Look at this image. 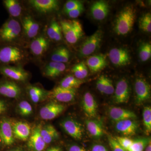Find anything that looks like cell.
I'll return each mask as SVG.
<instances>
[{"label": "cell", "mask_w": 151, "mask_h": 151, "mask_svg": "<svg viewBox=\"0 0 151 151\" xmlns=\"http://www.w3.org/2000/svg\"><path fill=\"white\" fill-rule=\"evenodd\" d=\"M136 17V10L133 6L125 7L116 17L113 27L114 32L119 35H127L133 29Z\"/></svg>", "instance_id": "6da1fadb"}, {"label": "cell", "mask_w": 151, "mask_h": 151, "mask_svg": "<svg viewBox=\"0 0 151 151\" xmlns=\"http://www.w3.org/2000/svg\"><path fill=\"white\" fill-rule=\"evenodd\" d=\"M60 26L65 39L71 44L76 43L84 35L82 25L76 20H63Z\"/></svg>", "instance_id": "7a4b0ae2"}, {"label": "cell", "mask_w": 151, "mask_h": 151, "mask_svg": "<svg viewBox=\"0 0 151 151\" xmlns=\"http://www.w3.org/2000/svg\"><path fill=\"white\" fill-rule=\"evenodd\" d=\"M103 37V32L100 29H98L93 34L87 37L79 47V56L85 57L94 52L101 45Z\"/></svg>", "instance_id": "3957f363"}, {"label": "cell", "mask_w": 151, "mask_h": 151, "mask_svg": "<svg viewBox=\"0 0 151 151\" xmlns=\"http://www.w3.org/2000/svg\"><path fill=\"white\" fill-rule=\"evenodd\" d=\"M21 29L19 23L11 19L6 22L0 29V38L4 41H13L18 37Z\"/></svg>", "instance_id": "277c9868"}, {"label": "cell", "mask_w": 151, "mask_h": 151, "mask_svg": "<svg viewBox=\"0 0 151 151\" xmlns=\"http://www.w3.org/2000/svg\"><path fill=\"white\" fill-rule=\"evenodd\" d=\"M108 56L112 64L118 67L127 66L131 63L129 52L125 48H112L109 52Z\"/></svg>", "instance_id": "5b68a950"}, {"label": "cell", "mask_w": 151, "mask_h": 151, "mask_svg": "<svg viewBox=\"0 0 151 151\" xmlns=\"http://www.w3.org/2000/svg\"><path fill=\"white\" fill-rule=\"evenodd\" d=\"M23 58V52L17 47L6 46L0 49V62L3 63H17Z\"/></svg>", "instance_id": "8992f818"}, {"label": "cell", "mask_w": 151, "mask_h": 151, "mask_svg": "<svg viewBox=\"0 0 151 151\" xmlns=\"http://www.w3.org/2000/svg\"><path fill=\"white\" fill-rule=\"evenodd\" d=\"M136 101L140 105L151 97V86L145 79L142 78L136 79L134 84Z\"/></svg>", "instance_id": "52a82bcc"}, {"label": "cell", "mask_w": 151, "mask_h": 151, "mask_svg": "<svg viewBox=\"0 0 151 151\" xmlns=\"http://www.w3.org/2000/svg\"><path fill=\"white\" fill-rule=\"evenodd\" d=\"M114 100L117 104L127 103L130 98V89L126 78H122L118 81L114 91Z\"/></svg>", "instance_id": "ba28073f"}, {"label": "cell", "mask_w": 151, "mask_h": 151, "mask_svg": "<svg viewBox=\"0 0 151 151\" xmlns=\"http://www.w3.org/2000/svg\"><path fill=\"white\" fill-rule=\"evenodd\" d=\"M61 127L66 133L77 140H81L83 137V130L81 124L71 119H67L61 122Z\"/></svg>", "instance_id": "9c48e42d"}, {"label": "cell", "mask_w": 151, "mask_h": 151, "mask_svg": "<svg viewBox=\"0 0 151 151\" xmlns=\"http://www.w3.org/2000/svg\"><path fill=\"white\" fill-rule=\"evenodd\" d=\"M65 107L62 104L50 102L41 108L40 116L43 120H52L62 113Z\"/></svg>", "instance_id": "30bf717a"}, {"label": "cell", "mask_w": 151, "mask_h": 151, "mask_svg": "<svg viewBox=\"0 0 151 151\" xmlns=\"http://www.w3.org/2000/svg\"><path fill=\"white\" fill-rule=\"evenodd\" d=\"M0 138L5 145H11L14 142L12 124L7 118H3L0 121Z\"/></svg>", "instance_id": "8fae6325"}, {"label": "cell", "mask_w": 151, "mask_h": 151, "mask_svg": "<svg viewBox=\"0 0 151 151\" xmlns=\"http://www.w3.org/2000/svg\"><path fill=\"white\" fill-rule=\"evenodd\" d=\"M0 71L3 75L12 80L22 82L26 81L29 76L26 70L17 66H3L0 68Z\"/></svg>", "instance_id": "7c38bea8"}, {"label": "cell", "mask_w": 151, "mask_h": 151, "mask_svg": "<svg viewBox=\"0 0 151 151\" xmlns=\"http://www.w3.org/2000/svg\"><path fill=\"white\" fill-rule=\"evenodd\" d=\"M30 5L41 14H48L59 9V2L56 0H30Z\"/></svg>", "instance_id": "4fadbf2b"}, {"label": "cell", "mask_w": 151, "mask_h": 151, "mask_svg": "<svg viewBox=\"0 0 151 151\" xmlns=\"http://www.w3.org/2000/svg\"><path fill=\"white\" fill-rule=\"evenodd\" d=\"M76 92V89L63 88L59 86L49 92V96L59 102L68 103L74 100Z\"/></svg>", "instance_id": "5bb4252c"}, {"label": "cell", "mask_w": 151, "mask_h": 151, "mask_svg": "<svg viewBox=\"0 0 151 151\" xmlns=\"http://www.w3.org/2000/svg\"><path fill=\"white\" fill-rule=\"evenodd\" d=\"M41 127L38 125L33 129L28 139V146L34 151H42L46 147V144L41 134Z\"/></svg>", "instance_id": "9a60e30c"}, {"label": "cell", "mask_w": 151, "mask_h": 151, "mask_svg": "<svg viewBox=\"0 0 151 151\" xmlns=\"http://www.w3.org/2000/svg\"><path fill=\"white\" fill-rule=\"evenodd\" d=\"M109 12L110 6L105 1L95 2L90 8L91 16L96 20H103L108 16Z\"/></svg>", "instance_id": "2e32d148"}, {"label": "cell", "mask_w": 151, "mask_h": 151, "mask_svg": "<svg viewBox=\"0 0 151 151\" xmlns=\"http://www.w3.org/2000/svg\"><path fill=\"white\" fill-rule=\"evenodd\" d=\"M139 125L137 122L133 119H126L116 122L115 128L116 131L124 136H131L135 135L137 131Z\"/></svg>", "instance_id": "e0dca14e"}, {"label": "cell", "mask_w": 151, "mask_h": 151, "mask_svg": "<svg viewBox=\"0 0 151 151\" xmlns=\"http://www.w3.org/2000/svg\"><path fill=\"white\" fill-rule=\"evenodd\" d=\"M22 94V89L12 81H4L0 84V94L9 98H18Z\"/></svg>", "instance_id": "ac0fdd59"}, {"label": "cell", "mask_w": 151, "mask_h": 151, "mask_svg": "<svg viewBox=\"0 0 151 151\" xmlns=\"http://www.w3.org/2000/svg\"><path fill=\"white\" fill-rule=\"evenodd\" d=\"M82 106L84 113L87 117L93 118L97 116L98 106L94 96L90 92H86L84 94Z\"/></svg>", "instance_id": "d6986e66"}, {"label": "cell", "mask_w": 151, "mask_h": 151, "mask_svg": "<svg viewBox=\"0 0 151 151\" xmlns=\"http://www.w3.org/2000/svg\"><path fill=\"white\" fill-rule=\"evenodd\" d=\"M12 128L15 138L23 141L28 139L31 134L29 124L25 122H17L12 124Z\"/></svg>", "instance_id": "ffe728a7"}, {"label": "cell", "mask_w": 151, "mask_h": 151, "mask_svg": "<svg viewBox=\"0 0 151 151\" xmlns=\"http://www.w3.org/2000/svg\"><path fill=\"white\" fill-rule=\"evenodd\" d=\"M86 63L92 73H97L103 70L108 64L106 56L101 54L89 57L86 60Z\"/></svg>", "instance_id": "44dd1931"}, {"label": "cell", "mask_w": 151, "mask_h": 151, "mask_svg": "<svg viewBox=\"0 0 151 151\" xmlns=\"http://www.w3.org/2000/svg\"><path fill=\"white\" fill-rule=\"evenodd\" d=\"M49 42L43 36H40L32 41L30 45L32 52L36 56L43 55L48 50Z\"/></svg>", "instance_id": "7402d4cb"}, {"label": "cell", "mask_w": 151, "mask_h": 151, "mask_svg": "<svg viewBox=\"0 0 151 151\" xmlns=\"http://www.w3.org/2000/svg\"><path fill=\"white\" fill-rule=\"evenodd\" d=\"M110 118L114 122H117L126 119H134L137 118L134 112L118 107H111L109 111Z\"/></svg>", "instance_id": "603a6c76"}, {"label": "cell", "mask_w": 151, "mask_h": 151, "mask_svg": "<svg viewBox=\"0 0 151 151\" xmlns=\"http://www.w3.org/2000/svg\"><path fill=\"white\" fill-rule=\"evenodd\" d=\"M22 22L26 35L29 38L35 37L39 31V24L29 15L24 17Z\"/></svg>", "instance_id": "cb8c5ba5"}, {"label": "cell", "mask_w": 151, "mask_h": 151, "mask_svg": "<svg viewBox=\"0 0 151 151\" xmlns=\"http://www.w3.org/2000/svg\"><path fill=\"white\" fill-rule=\"evenodd\" d=\"M66 69L64 63L51 61L47 63L44 69L45 76L50 78H55L60 75Z\"/></svg>", "instance_id": "d4e9b609"}, {"label": "cell", "mask_w": 151, "mask_h": 151, "mask_svg": "<svg viewBox=\"0 0 151 151\" xmlns=\"http://www.w3.org/2000/svg\"><path fill=\"white\" fill-rule=\"evenodd\" d=\"M27 92L30 99L35 103H39L45 100L49 95V92L42 88L32 85L27 87Z\"/></svg>", "instance_id": "484cf974"}, {"label": "cell", "mask_w": 151, "mask_h": 151, "mask_svg": "<svg viewBox=\"0 0 151 151\" xmlns=\"http://www.w3.org/2000/svg\"><path fill=\"white\" fill-rule=\"evenodd\" d=\"M41 134L46 144H49L59 137V134L56 129L51 124H47L42 127Z\"/></svg>", "instance_id": "4316f807"}, {"label": "cell", "mask_w": 151, "mask_h": 151, "mask_svg": "<svg viewBox=\"0 0 151 151\" xmlns=\"http://www.w3.org/2000/svg\"><path fill=\"white\" fill-rule=\"evenodd\" d=\"M98 91L102 94L111 95L113 94L115 91L112 80L104 75L99 77L96 83Z\"/></svg>", "instance_id": "83f0119b"}, {"label": "cell", "mask_w": 151, "mask_h": 151, "mask_svg": "<svg viewBox=\"0 0 151 151\" xmlns=\"http://www.w3.org/2000/svg\"><path fill=\"white\" fill-rule=\"evenodd\" d=\"M86 128L90 134L95 138H100L104 134L103 124L98 120H88L86 122Z\"/></svg>", "instance_id": "f1b7e54d"}, {"label": "cell", "mask_w": 151, "mask_h": 151, "mask_svg": "<svg viewBox=\"0 0 151 151\" xmlns=\"http://www.w3.org/2000/svg\"><path fill=\"white\" fill-rule=\"evenodd\" d=\"M70 52L65 47H60L52 53L50 59L52 61L65 63L69 61Z\"/></svg>", "instance_id": "f546056e"}, {"label": "cell", "mask_w": 151, "mask_h": 151, "mask_svg": "<svg viewBox=\"0 0 151 151\" xmlns=\"http://www.w3.org/2000/svg\"><path fill=\"white\" fill-rule=\"evenodd\" d=\"M50 39L55 41H60L62 39V32L60 25L55 20H52L47 31Z\"/></svg>", "instance_id": "4dcf8cb0"}, {"label": "cell", "mask_w": 151, "mask_h": 151, "mask_svg": "<svg viewBox=\"0 0 151 151\" xmlns=\"http://www.w3.org/2000/svg\"><path fill=\"white\" fill-rule=\"evenodd\" d=\"M84 82L83 80L76 78L74 76L69 75L65 76L61 80L59 86L63 88L76 89L79 88Z\"/></svg>", "instance_id": "1f68e13d"}, {"label": "cell", "mask_w": 151, "mask_h": 151, "mask_svg": "<svg viewBox=\"0 0 151 151\" xmlns=\"http://www.w3.org/2000/svg\"><path fill=\"white\" fill-rule=\"evenodd\" d=\"M6 8L12 16L17 17L20 15L22 8L20 4L16 0H5L4 1Z\"/></svg>", "instance_id": "d6a6232c"}, {"label": "cell", "mask_w": 151, "mask_h": 151, "mask_svg": "<svg viewBox=\"0 0 151 151\" xmlns=\"http://www.w3.org/2000/svg\"><path fill=\"white\" fill-rule=\"evenodd\" d=\"M76 78L82 80L87 77L88 74V68L84 61L73 65L71 69Z\"/></svg>", "instance_id": "836d02e7"}, {"label": "cell", "mask_w": 151, "mask_h": 151, "mask_svg": "<svg viewBox=\"0 0 151 151\" xmlns=\"http://www.w3.org/2000/svg\"><path fill=\"white\" fill-rule=\"evenodd\" d=\"M151 142L150 138H139L133 140L127 151H144L148 144Z\"/></svg>", "instance_id": "e575fe53"}, {"label": "cell", "mask_w": 151, "mask_h": 151, "mask_svg": "<svg viewBox=\"0 0 151 151\" xmlns=\"http://www.w3.org/2000/svg\"><path fill=\"white\" fill-rule=\"evenodd\" d=\"M139 27L143 31L146 32H151V14L148 12L144 14L139 20Z\"/></svg>", "instance_id": "d590c367"}, {"label": "cell", "mask_w": 151, "mask_h": 151, "mask_svg": "<svg viewBox=\"0 0 151 151\" xmlns=\"http://www.w3.org/2000/svg\"><path fill=\"white\" fill-rule=\"evenodd\" d=\"M139 57L141 61H147L151 57V45L148 42H144L141 45L139 49Z\"/></svg>", "instance_id": "8d00e7d4"}, {"label": "cell", "mask_w": 151, "mask_h": 151, "mask_svg": "<svg viewBox=\"0 0 151 151\" xmlns=\"http://www.w3.org/2000/svg\"><path fill=\"white\" fill-rule=\"evenodd\" d=\"M143 119L146 134L149 135L151 132V108L150 106L144 108Z\"/></svg>", "instance_id": "74e56055"}, {"label": "cell", "mask_w": 151, "mask_h": 151, "mask_svg": "<svg viewBox=\"0 0 151 151\" xmlns=\"http://www.w3.org/2000/svg\"><path fill=\"white\" fill-rule=\"evenodd\" d=\"M19 113L21 116L27 117L32 114L33 109L32 106L27 101H21L18 105Z\"/></svg>", "instance_id": "f35d334b"}, {"label": "cell", "mask_w": 151, "mask_h": 151, "mask_svg": "<svg viewBox=\"0 0 151 151\" xmlns=\"http://www.w3.org/2000/svg\"><path fill=\"white\" fill-rule=\"evenodd\" d=\"M83 5V4L80 1L70 0L66 2L64 5L63 9L64 12L66 13Z\"/></svg>", "instance_id": "ab89813d"}, {"label": "cell", "mask_w": 151, "mask_h": 151, "mask_svg": "<svg viewBox=\"0 0 151 151\" xmlns=\"http://www.w3.org/2000/svg\"><path fill=\"white\" fill-rule=\"evenodd\" d=\"M108 140L112 151H127L120 145L116 138L108 135Z\"/></svg>", "instance_id": "60d3db41"}, {"label": "cell", "mask_w": 151, "mask_h": 151, "mask_svg": "<svg viewBox=\"0 0 151 151\" xmlns=\"http://www.w3.org/2000/svg\"><path fill=\"white\" fill-rule=\"evenodd\" d=\"M115 138L120 145L127 151H128L133 142V140L127 137H118Z\"/></svg>", "instance_id": "b9f144b4"}, {"label": "cell", "mask_w": 151, "mask_h": 151, "mask_svg": "<svg viewBox=\"0 0 151 151\" xmlns=\"http://www.w3.org/2000/svg\"><path fill=\"white\" fill-rule=\"evenodd\" d=\"M84 6H81L77 8L65 13L70 18L76 19L84 11Z\"/></svg>", "instance_id": "7bdbcfd3"}, {"label": "cell", "mask_w": 151, "mask_h": 151, "mask_svg": "<svg viewBox=\"0 0 151 151\" xmlns=\"http://www.w3.org/2000/svg\"><path fill=\"white\" fill-rule=\"evenodd\" d=\"M92 151H108V150L102 145H95L92 147Z\"/></svg>", "instance_id": "ee69618b"}, {"label": "cell", "mask_w": 151, "mask_h": 151, "mask_svg": "<svg viewBox=\"0 0 151 151\" xmlns=\"http://www.w3.org/2000/svg\"><path fill=\"white\" fill-rule=\"evenodd\" d=\"M68 151H86V150L82 147L77 145H73L70 146L68 150Z\"/></svg>", "instance_id": "f6af8a7d"}, {"label": "cell", "mask_w": 151, "mask_h": 151, "mask_svg": "<svg viewBox=\"0 0 151 151\" xmlns=\"http://www.w3.org/2000/svg\"><path fill=\"white\" fill-rule=\"evenodd\" d=\"M6 106L5 103L2 101L0 100V115L6 111Z\"/></svg>", "instance_id": "bcb514c9"}, {"label": "cell", "mask_w": 151, "mask_h": 151, "mask_svg": "<svg viewBox=\"0 0 151 151\" xmlns=\"http://www.w3.org/2000/svg\"><path fill=\"white\" fill-rule=\"evenodd\" d=\"M47 151H61V150L59 147H52L49 149Z\"/></svg>", "instance_id": "7dc6e473"}, {"label": "cell", "mask_w": 151, "mask_h": 151, "mask_svg": "<svg viewBox=\"0 0 151 151\" xmlns=\"http://www.w3.org/2000/svg\"><path fill=\"white\" fill-rule=\"evenodd\" d=\"M145 151H151V142L148 144L147 145L145 149Z\"/></svg>", "instance_id": "c3c4849f"}, {"label": "cell", "mask_w": 151, "mask_h": 151, "mask_svg": "<svg viewBox=\"0 0 151 151\" xmlns=\"http://www.w3.org/2000/svg\"><path fill=\"white\" fill-rule=\"evenodd\" d=\"M9 151H22L19 150H12Z\"/></svg>", "instance_id": "681fc988"}, {"label": "cell", "mask_w": 151, "mask_h": 151, "mask_svg": "<svg viewBox=\"0 0 151 151\" xmlns=\"http://www.w3.org/2000/svg\"><path fill=\"white\" fill-rule=\"evenodd\" d=\"M1 138H0V145H1Z\"/></svg>", "instance_id": "f907efd6"}]
</instances>
